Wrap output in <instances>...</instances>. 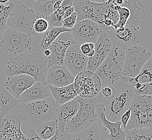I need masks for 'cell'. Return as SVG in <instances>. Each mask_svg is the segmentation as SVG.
<instances>
[{"mask_svg":"<svg viewBox=\"0 0 152 140\" xmlns=\"http://www.w3.org/2000/svg\"><path fill=\"white\" fill-rule=\"evenodd\" d=\"M48 66L44 57L37 52L21 53L12 57L7 62L5 73L7 77L18 74L32 77L36 82L46 84Z\"/></svg>","mask_w":152,"mask_h":140,"instance_id":"obj_1","label":"cell"},{"mask_svg":"<svg viewBox=\"0 0 152 140\" xmlns=\"http://www.w3.org/2000/svg\"><path fill=\"white\" fill-rule=\"evenodd\" d=\"M115 93L111 100H104L106 117L112 122L120 121V117L130 108L134 97V88L129 82L120 79L113 84Z\"/></svg>","mask_w":152,"mask_h":140,"instance_id":"obj_2","label":"cell"},{"mask_svg":"<svg viewBox=\"0 0 152 140\" xmlns=\"http://www.w3.org/2000/svg\"><path fill=\"white\" fill-rule=\"evenodd\" d=\"M58 106L52 96L44 99L21 104L18 109L32 122L39 126L51 120H55Z\"/></svg>","mask_w":152,"mask_h":140,"instance_id":"obj_3","label":"cell"},{"mask_svg":"<svg viewBox=\"0 0 152 140\" xmlns=\"http://www.w3.org/2000/svg\"><path fill=\"white\" fill-rule=\"evenodd\" d=\"M79 107L77 113L68 121L65 133L72 134L84 131L97 123L95 108L98 104L96 98L85 99L77 96Z\"/></svg>","mask_w":152,"mask_h":140,"instance_id":"obj_4","label":"cell"},{"mask_svg":"<svg viewBox=\"0 0 152 140\" xmlns=\"http://www.w3.org/2000/svg\"><path fill=\"white\" fill-rule=\"evenodd\" d=\"M125 51L113 47L105 59L95 71L102 86L113 85L120 80L123 74Z\"/></svg>","mask_w":152,"mask_h":140,"instance_id":"obj_5","label":"cell"},{"mask_svg":"<svg viewBox=\"0 0 152 140\" xmlns=\"http://www.w3.org/2000/svg\"><path fill=\"white\" fill-rule=\"evenodd\" d=\"M152 96L135 95L131 108V116L126 129L152 128Z\"/></svg>","mask_w":152,"mask_h":140,"instance_id":"obj_6","label":"cell"},{"mask_svg":"<svg viewBox=\"0 0 152 140\" xmlns=\"http://www.w3.org/2000/svg\"><path fill=\"white\" fill-rule=\"evenodd\" d=\"M39 18L34 9L26 5L15 4L7 21V27L27 35H35L34 24Z\"/></svg>","mask_w":152,"mask_h":140,"instance_id":"obj_7","label":"cell"},{"mask_svg":"<svg viewBox=\"0 0 152 140\" xmlns=\"http://www.w3.org/2000/svg\"><path fill=\"white\" fill-rule=\"evenodd\" d=\"M32 36L7 27L0 37V49L7 53H22L32 49Z\"/></svg>","mask_w":152,"mask_h":140,"instance_id":"obj_8","label":"cell"},{"mask_svg":"<svg viewBox=\"0 0 152 140\" xmlns=\"http://www.w3.org/2000/svg\"><path fill=\"white\" fill-rule=\"evenodd\" d=\"M152 54L146 47L133 45L125 51L122 77L133 78L139 74L141 68Z\"/></svg>","mask_w":152,"mask_h":140,"instance_id":"obj_9","label":"cell"},{"mask_svg":"<svg viewBox=\"0 0 152 140\" xmlns=\"http://www.w3.org/2000/svg\"><path fill=\"white\" fill-rule=\"evenodd\" d=\"M73 8L77 15V22L89 19L100 24L108 12V4L94 3L90 0H73Z\"/></svg>","mask_w":152,"mask_h":140,"instance_id":"obj_10","label":"cell"},{"mask_svg":"<svg viewBox=\"0 0 152 140\" xmlns=\"http://www.w3.org/2000/svg\"><path fill=\"white\" fill-rule=\"evenodd\" d=\"M74 86L78 96L82 98L92 99L100 93L102 83L96 73L85 70L75 77Z\"/></svg>","mask_w":152,"mask_h":140,"instance_id":"obj_11","label":"cell"},{"mask_svg":"<svg viewBox=\"0 0 152 140\" xmlns=\"http://www.w3.org/2000/svg\"><path fill=\"white\" fill-rule=\"evenodd\" d=\"M26 120L27 117L18 108L0 120V140H30L20 129L22 123Z\"/></svg>","mask_w":152,"mask_h":140,"instance_id":"obj_12","label":"cell"},{"mask_svg":"<svg viewBox=\"0 0 152 140\" xmlns=\"http://www.w3.org/2000/svg\"><path fill=\"white\" fill-rule=\"evenodd\" d=\"M106 32L108 33L112 47L125 51L129 47L137 45L140 37L139 27L133 26L126 25L117 29L110 27Z\"/></svg>","mask_w":152,"mask_h":140,"instance_id":"obj_13","label":"cell"},{"mask_svg":"<svg viewBox=\"0 0 152 140\" xmlns=\"http://www.w3.org/2000/svg\"><path fill=\"white\" fill-rule=\"evenodd\" d=\"M102 31L99 24L94 20L85 19L76 22L70 32L76 42L82 44L85 43L94 44Z\"/></svg>","mask_w":152,"mask_h":140,"instance_id":"obj_14","label":"cell"},{"mask_svg":"<svg viewBox=\"0 0 152 140\" xmlns=\"http://www.w3.org/2000/svg\"><path fill=\"white\" fill-rule=\"evenodd\" d=\"M77 43L74 39L71 32H65L58 36L50 45V55L45 57L48 67L56 65H64V57L69 47Z\"/></svg>","mask_w":152,"mask_h":140,"instance_id":"obj_15","label":"cell"},{"mask_svg":"<svg viewBox=\"0 0 152 140\" xmlns=\"http://www.w3.org/2000/svg\"><path fill=\"white\" fill-rule=\"evenodd\" d=\"M112 47L108 33L102 31L94 43V54L88 58L86 70L95 72L111 51Z\"/></svg>","mask_w":152,"mask_h":140,"instance_id":"obj_16","label":"cell"},{"mask_svg":"<svg viewBox=\"0 0 152 140\" xmlns=\"http://www.w3.org/2000/svg\"><path fill=\"white\" fill-rule=\"evenodd\" d=\"M95 114L98 125L102 124L105 131L107 129L110 131V133L105 135V138L108 140H126V131L123 128L120 121L116 122L108 121L106 117L103 104L96 105Z\"/></svg>","mask_w":152,"mask_h":140,"instance_id":"obj_17","label":"cell"},{"mask_svg":"<svg viewBox=\"0 0 152 140\" xmlns=\"http://www.w3.org/2000/svg\"><path fill=\"white\" fill-rule=\"evenodd\" d=\"M78 43L72 44L67 49L64 57V65L74 77L86 69L88 58L80 50Z\"/></svg>","mask_w":152,"mask_h":140,"instance_id":"obj_18","label":"cell"},{"mask_svg":"<svg viewBox=\"0 0 152 140\" xmlns=\"http://www.w3.org/2000/svg\"><path fill=\"white\" fill-rule=\"evenodd\" d=\"M75 78L64 65H56L48 67L46 84L56 88L65 87L73 84Z\"/></svg>","mask_w":152,"mask_h":140,"instance_id":"obj_19","label":"cell"},{"mask_svg":"<svg viewBox=\"0 0 152 140\" xmlns=\"http://www.w3.org/2000/svg\"><path fill=\"white\" fill-rule=\"evenodd\" d=\"M106 2L127 8L131 12V16L126 25L138 27L146 16V11L141 0H106Z\"/></svg>","mask_w":152,"mask_h":140,"instance_id":"obj_20","label":"cell"},{"mask_svg":"<svg viewBox=\"0 0 152 140\" xmlns=\"http://www.w3.org/2000/svg\"><path fill=\"white\" fill-rule=\"evenodd\" d=\"M35 82V79L30 76L18 74L7 77L3 86L12 96L18 100L20 94Z\"/></svg>","mask_w":152,"mask_h":140,"instance_id":"obj_21","label":"cell"},{"mask_svg":"<svg viewBox=\"0 0 152 140\" xmlns=\"http://www.w3.org/2000/svg\"><path fill=\"white\" fill-rule=\"evenodd\" d=\"M79 107L77 96L70 101L59 106L56 120L59 133H65V128L67 123L76 115Z\"/></svg>","mask_w":152,"mask_h":140,"instance_id":"obj_22","label":"cell"},{"mask_svg":"<svg viewBox=\"0 0 152 140\" xmlns=\"http://www.w3.org/2000/svg\"><path fill=\"white\" fill-rule=\"evenodd\" d=\"M51 96L50 90L46 84L35 82L20 94L18 100L21 104H24L44 99Z\"/></svg>","mask_w":152,"mask_h":140,"instance_id":"obj_23","label":"cell"},{"mask_svg":"<svg viewBox=\"0 0 152 140\" xmlns=\"http://www.w3.org/2000/svg\"><path fill=\"white\" fill-rule=\"evenodd\" d=\"M20 104L19 100L12 96L3 86H0V120L16 111Z\"/></svg>","mask_w":152,"mask_h":140,"instance_id":"obj_24","label":"cell"},{"mask_svg":"<svg viewBox=\"0 0 152 140\" xmlns=\"http://www.w3.org/2000/svg\"><path fill=\"white\" fill-rule=\"evenodd\" d=\"M47 86L50 90L51 96L58 106L70 101L78 96L73 83L61 88H56L49 85Z\"/></svg>","mask_w":152,"mask_h":140,"instance_id":"obj_25","label":"cell"},{"mask_svg":"<svg viewBox=\"0 0 152 140\" xmlns=\"http://www.w3.org/2000/svg\"><path fill=\"white\" fill-rule=\"evenodd\" d=\"M99 125L98 123H96L84 131L72 134L66 133H59L57 140H99Z\"/></svg>","mask_w":152,"mask_h":140,"instance_id":"obj_26","label":"cell"},{"mask_svg":"<svg viewBox=\"0 0 152 140\" xmlns=\"http://www.w3.org/2000/svg\"><path fill=\"white\" fill-rule=\"evenodd\" d=\"M152 58L151 57L146 63L141 68L139 74L133 78H128L121 76L120 79L129 82L132 86L136 83H148L152 82Z\"/></svg>","mask_w":152,"mask_h":140,"instance_id":"obj_27","label":"cell"},{"mask_svg":"<svg viewBox=\"0 0 152 140\" xmlns=\"http://www.w3.org/2000/svg\"><path fill=\"white\" fill-rule=\"evenodd\" d=\"M71 29L61 27H53L49 26L47 31L44 32L40 42V46L43 51L48 48L53 41L58 37L59 35L65 32H70Z\"/></svg>","mask_w":152,"mask_h":140,"instance_id":"obj_28","label":"cell"},{"mask_svg":"<svg viewBox=\"0 0 152 140\" xmlns=\"http://www.w3.org/2000/svg\"><path fill=\"white\" fill-rule=\"evenodd\" d=\"M36 132L39 138L44 140H49L54 136L58 131L56 119L38 126Z\"/></svg>","mask_w":152,"mask_h":140,"instance_id":"obj_29","label":"cell"},{"mask_svg":"<svg viewBox=\"0 0 152 140\" xmlns=\"http://www.w3.org/2000/svg\"><path fill=\"white\" fill-rule=\"evenodd\" d=\"M71 4H73V0H63L60 9L54 12L53 14L44 18L48 20L49 26L53 27L63 26L65 8L66 6Z\"/></svg>","mask_w":152,"mask_h":140,"instance_id":"obj_30","label":"cell"},{"mask_svg":"<svg viewBox=\"0 0 152 140\" xmlns=\"http://www.w3.org/2000/svg\"><path fill=\"white\" fill-rule=\"evenodd\" d=\"M57 1L58 0H39L35 1L34 10L39 18H47L54 12L53 4Z\"/></svg>","mask_w":152,"mask_h":140,"instance_id":"obj_31","label":"cell"},{"mask_svg":"<svg viewBox=\"0 0 152 140\" xmlns=\"http://www.w3.org/2000/svg\"><path fill=\"white\" fill-rule=\"evenodd\" d=\"M125 140H152V129L134 128L127 130Z\"/></svg>","mask_w":152,"mask_h":140,"instance_id":"obj_32","label":"cell"},{"mask_svg":"<svg viewBox=\"0 0 152 140\" xmlns=\"http://www.w3.org/2000/svg\"><path fill=\"white\" fill-rule=\"evenodd\" d=\"M15 4V3L11 1L9 2L8 6H5L0 3V37L7 28V21L10 12Z\"/></svg>","mask_w":152,"mask_h":140,"instance_id":"obj_33","label":"cell"},{"mask_svg":"<svg viewBox=\"0 0 152 140\" xmlns=\"http://www.w3.org/2000/svg\"><path fill=\"white\" fill-rule=\"evenodd\" d=\"M114 9L117 10L119 14V20L114 26V29L125 26L131 16V12L128 8L123 7L112 4Z\"/></svg>","mask_w":152,"mask_h":140,"instance_id":"obj_34","label":"cell"},{"mask_svg":"<svg viewBox=\"0 0 152 140\" xmlns=\"http://www.w3.org/2000/svg\"><path fill=\"white\" fill-rule=\"evenodd\" d=\"M49 27L48 20L43 18H38L36 20L34 24V31L38 34H43L47 31Z\"/></svg>","mask_w":152,"mask_h":140,"instance_id":"obj_35","label":"cell"},{"mask_svg":"<svg viewBox=\"0 0 152 140\" xmlns=\"http://www.w3.org/2000/svg\"><path fill=\"white\" fill-rule=\"evenodd\" d=\"M100 93L102 94L104 100H111L115 95V89L112 85H104L102 86Z\"/></svg>","mask_w":152,"mask_h":140,"instance_id":"obj_36","label":"cell"},{"mask_svg":"<svg viewBox=\"0 0 152 140\" xmlns=\"http://www.w3.org/2000/svg\"><path fill=\"white\" fill-rule=\"evenodd\" d=\"M135 95H142V96H152V82L141 84L140 87L134 90Z\"/></svg>","mask_w":152,"mask_h":140,"instance_id":"obj_37","label":"cell"},{"mask_svg":"<svg viewBox=\"0 0 152 140\" xmlns=\"http://www.w3.org/2000/svg\"><path fill=\"white\" fill-rule=\"evenodd\" d=\"M77 15L76 12H75L72 15H71L70 16L63 20V26L66 28L71 29L77 22Z\"/></svg>","mask_w":152,"mask_h":140,"instance_id":"obj_38","label":"cell"},{"mask_svg":"<svg viewBox=\"0 0 152 140\" xmlns=\"http://www.w3.org/2000/svg\"><path fill=\"white\" fill-rule=\"evenodd\" d=\"M59 134V132L58 131H57L56 134L53 136L52 138H51L49 140H57V138L58 137ZM27 137H28L29 139H30V140H44L41 139V138H39L35 130L32 129H30L28 131V134H27Z\"/></svg>","mask_w":152,"mask_h":140,"instance_id":"obj_39","label":"cell"},{"mask_svg":"<svg viewBox=\"0 0 152 140\" xmlns=\"http://www.w3.org/2000/svg\"><path fill=\"white\" fill-rule=\"evenodd\" d=\"M94 49V44L93 43H85L80 45V50L82 53L87 57L88 54Z\"/></svg>","mask_w":152,"mask_h":140,"instance_id":"obj_40","label":"cell"},{"mask_svg":"<svg viewBox=\"0 0 152 140\" xmlns=\"http://www.w3.org/2000/svg\"><path fill=\"white\" fill-rule=\"evenodd\" d=\"M131 108H129L127 111H126L124 114L122 115V116L120 117V122L121 123V125L122 127L124 130H126V125L127 123L129 122L130 116H131Z\"/></svg>","mask_w":152,"mask_h":140,"instance_id":"obj_41","label":"cell"},{"mask_svg":"<svg viewBox=\"0 0 152 140\" xmlns=\"http://www.w3.org/2000/svg\"><path fill=\"white\" fill-rule=\"evenodd\" d=\"M63 1L61 0H58L55 3L53 4V12H56L57 10H58V9H60V8L61 7V3H62Z\"/></svg>","mask_w":152,"mask_h":140,"instance_id":"obj_42","label":"cell"},{"mask_svg":"<svg viewBox=\"0 0 152 140\" xmlns=\"http://www.w3.org/2000/svg\"><path fill=\"white\" fill-rule=\"evenodd\" d=\"M43 53H44V55L45 56V57H47L50 55L51 52H50V50L48 48H47V49H45L43 51Z\"/></svg>","mask_w":152,"mask_h":140,"instance_id":"obj_43","label":"cell"},{"mask_svg":"<svg viewBox=\"0 0 152 140\" xmlns=\"http://www.w3.org/2000/svg\"><path fill=\"white\" fill-rule=\"evenodd\" d=\"M94 3H104L106 2V0H90Z\"/></svg>","mask_w":152,"mask_h":140,"instance_id":"obj_44","label":"cell"},{"mask_svg":"<svg viewBox=\"0 0 152 140\" xmlns=\"http://www.w3.org/2000/svg\"><path fill=\"white\" fill-rule=\"evenodd\" d=\"M9 2V0H0V3L3 4L4 3H7Z\"/></svg>","mask_w":152,"mask_h":140,"instance_id":"obj_45","label":"cell"},{"mask_svg":"<svg viewBox=\"0 0 152 140\" xmlns=\"http://www.w3.org/2000/svg\"><path fill=\"white\" fill-rule=\"evenodd\" d=\"M99 140H108L107 139H106V138L105 137H104V138H102V139H100Z\"/></svg>","mask_w":152,"mask_h":140,"instance_id":"obj_46","label":"cell"},{"mask_svg":"<svg viewBox=\"0 0 152 140\" xmlns=\"http://www.w3.org/2000/svg\"><path fill=\"white\" fill-rule=\"evenodd\" d=\"M39 1V0H35V1Z\"/></svg>","mask_w":152,"mask_h":140,"instance_id":"obj_47","label":"cell"}]
</instances>
